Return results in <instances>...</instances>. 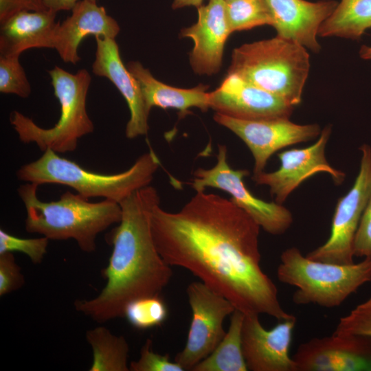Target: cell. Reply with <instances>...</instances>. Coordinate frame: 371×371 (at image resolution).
Here are the masks:
<instances>
[{
  "instance_id": "6da1fadb",
  "label": "cell",
  "mask_w": 371,
  "mask_h": 371,
  "mask_svg": "<svg viewBox=\"0 0 371 371\" xmlns=\"http://www.w3.org/2000/svg\"><path fill=\"white\" fill-rule=\"evenodd\" d=\"M205 191L196 192L177 212L155 206L150 224L159 254L245 315L266 314L279 321L292 317L260 267L259 225L230 199Z\"/></svg>"
},
{
  "instance_id": "7a4b0ae2",
  "label": "cell",
  "mask_w": 371,
  "mask_h": 371,
  "mask_svg": "<svg viewBox=\"0 0 371 371\" xmlns=\"http://www.w3.org/2000/svg\"><path fill=\"white\" fill-rule=\"evenodd\" d=\"M159 203L158 192L150 185L120 203L121 221L106 235L113 247L109 264L101 271L106 283L97 296L76 300L77 311L104 323L123 317L126 306L135 299L160 295L173 273L158 252L151 231V214Z\"/></svg>"
},
{
  "instance_id": "3957f363",
  "label": "cell",
  "mask_w": 371,
  "mask_h": 371,
  "mask_svg": "<svg viewBox=\"0 0 371 371\" xmlns=\"http://www.w3.org/2000/svg\"><path fill=\"white\" fill-rule=\"evenodd\" d=\"M38 185L28 183L19 186L18 194L27 213L25 227L49 240L74 239L79 248L87 253L96 249L98 235L122 218L120 203L109 199L97 203L71 192L63 193L59 200L41 201Z\"/></svg>"
},
{
  "instance_id": "277c9868",
  "label": "cell",
  "mask_w": 371,
  "mask_h": 371,
  "mask_svg": "<svg viewBox=\"0 0 371 371\" xmlns=\"http://www.w3.org/2000/svg\"><path fill=\"white\" fill-rule=\"evenodd\" d=\"M159 166L157 155L150 148L128 170L117 174H100L47 149L38 159L22 166L16 175L25 182L38 186L61 184L87 199L103 197L120 203L137 190L150 185Z\"/></svg>"
},
{
  "instance_id": "5b68a950",
  "label": "cell",
  "mask_w": 371,
  "mask_h": 371,
  "mask_svg": "<svg viewBox=\"0 0 371 371\" xmlns=\"http://www.w3.org/2000/svg\"><path fill=\"white\" fill-rule=\"evenodd\" d=\"M309 71L307 49L276 35L235 48L227 74H234L295 106L302 102Z\"/></svg>"
},
{
  "instance_id": "8992f818",
  "label": "cell",
  "mask_w": 371,
  "mask_h": 371,
  "mask_svg": "<svg viewBox=\"0 0 371 371\" xmlns=\"http://www.w3.org/2000/svg\"><path fill=\"white\" fill-rule=\"evenodd\" d=\"M48 73L60 105L58 122L52 128H44L17 111L11 113L10 122L25 144L34 143L43 151L51 149L57 153L72 152L78 139L94 130L86 105L91 77L85 69L71 74L58 66Z\"/></svg>"
},
{
  "instance_id": "52a82bcc",
  "label": "cell",
  "mask_w": 371,
  "mask_h": 371,
  "mask_svg": "<svg viewBox=\"0 0 371 371\" xmlns=\"http://www.w3.org/2000/svg\"><path fill=\"white\" fill-rule=\"evenodd\" d=\"M277 277L281 282L297 287L292 297L295 304L333 308L371 281V258L348 265L324 262L291 247L280 256Z\"/></svg>"
},
{
  "instance_id": "ba28073f",
  "label": "cell",
  "mask_w": 371,
  "mask_h": 371,
  "mask_svg": "<svg viewBox=\"0 0 371 371\" xmlns=\"http://www.w3.org/2000/svg\"><path fill=\"white\" fill-rule=\"evenodd\" d=\"M249 175L245 169L234 170L227 161V148L218 145L216 163L210 168H199L193 174L190 186L196 191L207 188L222 190L230 194V199L246 212L266 232L272 235L285 233L293 223V215L286 207L267 202L254 196L243 179Z\"/></svg>"
},
{
  "instance_id": "9c48e42d",
  "label": "cell",
  "mask_w": 371,
  "mask_h": 371,
  "mask_svg": "<svg viewBox=\"0 0 371 371\" xmlns=\"http://www.w3.org/2000/svg\"><path fill=\"white\" fill-rule=\"evenodd\" d=\"M358 175L352 188L338 199L328 240L306 254L312 260L339 265L354 263V242L371 195V147L363 144Z\"/></svg>"
},
{
  "instance_id": "30bf717a",
  "label": "cell",
  "mask_w": 371,
  "mask_h": 371,
  "mask_svg": "<svg viewBox=\"0 0 371 371\" xmlns=\"http://www.w3.org/2000/svg\"><path fill=\"white\" fill-rule=\"evenodd\" d=\"M192 312L186 344L175 361L185 370L207 357L224 337L223 322L236 308L226 297L203 282H193L186 290Z\"/></svg>"
},
{
  "instance_id": "8fae6325",
  "label": "cell",
  "mask_w": 371,
  "mask_h": 371,
  "mask_svg": "<svg viewBox=\"0 0 371 371\" xmlns=\"http://www.w3.org/2000/svg\"><path fill=\"white\" fill-rule=\"evenodd\" d=\"M214 120L240 138L254 159V174L264 171L270 157L279 150L317 138L318 124H299L289 118L247 120L216 113Z\"/></svg>"
},
{
  "instance_id": "7c38bea8",
  "label": "cell",
  "mask_w": 371,
  "mask_h": 371,
  "mask_svg": "<svg viewBox=\"0 0 371 371\" xmlns=\"http://www.w3.org/2000/svg\"><path fill=\"white\" fill-rule=\"evenodd\" d=\"M331 132L332 126L327 125L312 145L278 153L280 168L271 172L263 171L254 174L253 181L256 185L268 186L275 201L280 204H282L302 183L319 172L328 173L335 184H341L346 174L331 166L325 154Z\"/></svg>"
},
{
  "instance_id": "4fadbf2b",
  "label": "cell",
  "mask_w": 371,
  "mask_h": 371,
  "mask_svg": "<svg viewBox=\"0 0 371 371\" xmlns=\"http://www.w3.org/2000/svg\"><path fill=\"white\" fill-rule=\"evenodd\" d=\"M296 371L371 370V338L333 333L313 338L293 356Z\"/></svg>"
},
{
  "instance_id": "5bb4252c",
  "label": "cell",
  "mask_w": 371,
  "mask_h": 371,
  "mask_svg": "<svg viewBox=\"0 0 371 371\" xmlns=\"http://www.w3.org/2000/svg\"><path fill=\"white\" fill-rule=\"evenodd\" d=\"M208 104L216 113L247 120L289 118L295 107L234 74H227L219 87L208 93Z\"/></svg>"
},
{
  "instance_id": "9a60e30c",
  "label": "cell",
  "mask_w": 371,
  "mask_h": 371,
  "mask_svg": "<svg viewBox=\"0 0 371 371\" xmlns=\"http://www.w3.org/2000/svg\"><path fill=\"white\" fill-rule=\"evenodd\" d=\"M297 319L280 321L273 328H265L258 315H245L242 346L248 370L296 371L289 356L292 335Z\"/></svg>"
},
{
  "instance_id": "2e32d148",
  "label": "cell",
  "mask_w": 371,
  "mask_h": 371,
  "mask_svg": "<svg viewBox=\"0 0 371 371\" xmlns=\"http://www.w3.org/2000/svg\"><path fill=\"white\" fill-rule=\"evenodd\" d=\"M197 10V21L183 29L181 36L193 41L189 58L194 73L212 76L221 69L225 43L232 34L225 14V1L209 0Z\"/></svg>"
},
{
  "instance_id": "e0dca14e",
  "label": "cell",
  "mask_w": 371,
  "mask_h": 371,
  "mask_svg": "<svg viewBox=\"0 0 371 371\" xmlns=\"http://www.w3.org/2000/svg\"><path fill=\"white\" fill-rule=\"evenodd\" d=\"M96 50L92 72L109 79L125 99L130 111L125 134L133 139L147 135L150 112L146 108L139 85L122 60L115 38L95 36Z\"/></svg>"
},
{
  "instance_id": "ac0fdd59",
  "label": "cell",
  "mask_w": 371,
  "mask_h": 371,
  "mask_svg": "<svg viewBox=\"0 0 371 371\" xmlns=\"http://www.w3.org/2000/svg\"><path fill=\"white\" fill-rule=\"evenodd\" d=\"M271 10L277 36L293 41L314 53L321 45L318 32L332 14L337 2L334 0L311 2L306 0H266Z\"/></svg>"
},
{
  "instance_id": "d6986e66",
  "label": "cell",
  "mask_w": 371,
  "mask_h": 371,
  "mask_svg": "<svg viewBox=\"0 0 371 371\" xmlns=\"http://www.w3.org/2000/svg\"><path fill=\"white\" fill-rule=\"evenodd\" d=\"M120 31L118 23L103 6L91 0H80L71 15L58 23L54 49L65 63L76 65L80 60L78 49L85 38L93 35L115 38Z\"/></svg>"
},
{
  "instance_id": "ffe728a7",
  "label": "cell",
  "mask_w": 371,
  "mask_h": 371,
  "mask_svg": "<svg viewBox=\"0 0 371 371\" xmlns=\"http://www.w3.org/2000/svg\"><path fill=\"white\" fill-rule=\"evenodd\" d=\"M57 12L49 10L21 11L1 23L0 56H20L32 48H53Z\"/></svg>"
},
{
  "instance_id": "44dd1931",
  "label": "cell",
  "mask_w": 371,
  "mask_h": 371,
  "mask_svg": "<svg viewBox=\"0 0 371 371\" xmlns=\"http://www.w3.org/2000/svg\"><path fill=\"white\" fill-rule=\"evenodd\" d=\"M126 67L137 80L149 112L153 107L157 106L176 109L180 115L185 116L192 108H198L203 112L210 109L207 85H199L190 89L177 88L156 79L149 69L138 61L128 63Z\"/></svg>"
},
{
  "instance_id": "7402d4cb",
  "label": "cell",
  "mask_w": 371,
  "mask_h": 371,
  "mask_svg": "<svg viewBox=\"0 0 371 371\" xmlns=\"http://www.w3.org/2000/svg\"><path fill=\"white\" fill-rule=\"evenodd\" d=\"M371 28V0H341L322 24L318 36L357 40Z\"/></svg>"
},
{
  "instance_id": "603a6c76",
  "label": "cell",
  "mask_w": 371,
  "mask_h": 371,
  "mask_svg": "<svg viewBox=\"0 0 371 371\" xmlns=\"http://www.w3.org/2000/svg\"><path fill=\"white\" fill-rule=\"evenodd\" d=\"M245 314L235 309L229 326L223 339L205 359L195 365L193 371H247L242 346V328Z\"/></svg>"
},
{
  "instance_id": "cb8c5ba5",
  "label": "cell",
  "mask_w": 371,
  "mask_h": 371,
  "mask_svg": "<svg viewBox=\"0 0 371 371\" xmlns=\"http://www.w3.org/2000/svg\"><path fill=\"white\" fill-rule=\"evenodd\" d=\"M86 339L93 351L89 371H129V346L123 336L113 334L104 326L86 332Z\"/></svg>"
},
{
  "instance_id": "d4e9b609",
  "label": "cell",
  "mask_w": 371,
  "mask_h": 371,
  "mask_svg": "<svg viewBox=\"0 0 371 371\" xmlns=\"http://www.w3.org/2000/svg\"><path fill=\"white\" fill-rule=\"evenodd\" d=\"M225 14L231 33L273 24L266 0L225 1Z\"/></svg>"
},
{
  "instance_id": "484cf974",
  "label": "cell",
  "mask_w": 371,
  "mask_h": 371,
  "mask_svg": "<svg viewBox=\"0 0 371 371\" xmlns=\"http://www.w3.org/2000/svg\"><path fill=\"white\" fill-rule=\"evenodd\" d=\"M168 316L165 302L159 295L147 296L130 302L124 317L135 328L146 330L162 324Z\"/></svg>"
},
{
  "instance_id": "4316f807",
  "label": "cell",
  "mask_w": 371,
  "mask_h": 371,
  "mask_svg": "<svg viewBox=\"0 0 371 371\" xmlns=\"http://www.w3.org/2000/svg\"><path fill=\"white\" fill-rule=\"evenodd\" d=\"M31 91V85L20 63L19 56H0V92L25 98L30 96Z\"/></svg>"
},
{
  "instance_id": "83f0119b",
  "label": "cell",
  "mask_w": 371,
  "mask_h": 371,
  "mask_svg": "<svg viewBox=\"0 0 371 371\" xmlns=\"http://www.w3.org/2000/svg\"><path fill=\"white\" fill-rule=\"evenodd\" d=\"M49 244L45 236L22 238L0 229V254L19 251L25 254L35 265L42 262Z\"/></svg>"
},
{
  "instance_id": "f1b7e54d",
  "label": "cell",
  "mask_w": 371,
  "mask_h": 371,
  "mask_svg": "<svg viewBox=\"0 0 371 371\" xmlns=\"http://www.w3.org/2000/svg\"><path fill=\"white\" fill-rule=\"evenodd\" d=\"M333 333L371 338V297L341 317Z\"/></svg>"
},
{
  "instance_id": "f546056e",
  "label": "cell",
  "mask_w": 371,
  "mask_h": 371,
  "mask_svg": "<svg viewBox=\"0 0 371 371\" xmlns=\"http://www.w3.org/2000/svg\"><path fill=\"white\" fill-rule=\"evenodd\" d=\"M131 371H183L176 361H171L168 354L164 355L156 353L153 350V341L147 339L140 350V356L137 361L129 364Z\"/></svg>"
},
{
  "instance_id": "4dcf8cb0",
  "label": "cell",
  "mask_w": 371,
  "mask_h": 371,
  "mask_svg": "<svg viewBox=\"0 0 371 371\" xmlns=\"http://www.w3.org/2000/svg\"><path fill=\"white\" fill-rule=\"evenodd\" d=\"M25 277L12 252L0 254V296L21 288Z\"/></svg>"
},
{
  "instance_id": "1f68e13d",
  "label": "cell",
  "mask_w": 371,
  "mask_h": 371,
  "mask_svg": "<svg viewBox=\"0 0 371 371\" xmlns=\"http://www.w3.org/2000/svg\"><path fill=\"white\" fill-rule=\"evenodd\" d=\"M354 255L371 258V195L355 235Z\"/></svg>"
},
{
  "instance_id": "d6a6232c",
  "label": "cell",
  "mask_w": 371,
  "mask_h": 371,
  "mask_svg": "<svg viewBox=\"0 0 371 371\" xmlns=\"http://www.w3.org/2000/svg\"><path fill=\"white\" fill-rule=\"evenodd\" d=\"M45 10L41 0H0V23L21 11Z\"/></svg>"
},
{
  "instance_id": "836d02e7",
  "label": "cell",
  "mask_w": 371,
  "mask_h": 371,
  "mask_svg": "<svg viewBox=\"0 0 371 371\" xmlns=\"http://www.w3.org/2000/svg\"><path fill=\"white\" fill-rule=\"evenodd\" d=\"M46 10L58 12L71 10L80 0H41Z\"/></svg>"
},
{
  "instance_id": "e575fe53",
  "label": "cell",
  "mask_w": 371,
  "mask_h": 371,
  "mask_svg": "<svg viewBox=\"0 0 371 371\" xmlns=\"http://www.w3.org/2000/svg\"><path fill=\"white\" fill-rule=\"evenodd\" d=\"M203 0H174L172 8L173 9L181 8L186 6L199 8L202 5Z\"/></svg>"
},
{
  "instance_id": "d590c367",
  "label": "cell",
  "mask_w": 371,
  "mask_h": 371,
  "mask_svg": "<svg viewBox=\"0 0 371 371\" xmlns=\"http://www.w3.org/2000/svg\"><path fill=\"white\" fill-rule=\"evenodd\" d=\"M359 56L364 60H371V46L362 45L359 50Z\"/></svg>"
},
{
  "instance_id": "8d00e7d4",
  "label": "cell",
  "mask_w": 371,
  "mask_h": 371,
  "mask_svg": "<svg viewBox=\"0 0 371 371\" xmlns=\"http://www.w3.org/2000/svg\"><path fill=\"white\" fill-rule=\"evenodd\" d=\"M91 1H95V2H96L98 0H91Z\"/></svg>"
},
{
  "instance_id": "74e56055",
  "label": "cell",
  "mask_w": 371,
  "mask_h": 371,
  "mask_svg": "<svg viewBox=\"0 0 371 371\" xmlns=\"http://www.w3.org/2000/svg\"><path fill=\"white\" fill-rule=\"evenodd\" d=\"M319 1H330V0H319Z\"/></svg>"
},
{
  "instance_id": "f35d334b",
  "label": "cell",
  "mask_w": 371,
  "mask_h": 371,
  "mask_svg": "<svg viewBox=\"0 0 371 371\" xmlns=\"http://www.w3.org/2000/svg\"><path fill=\"white\" fill-rule=\"evenodd\" d=\"M225 1H228V0H225Z\"/></svg>"
}]
</instances>
